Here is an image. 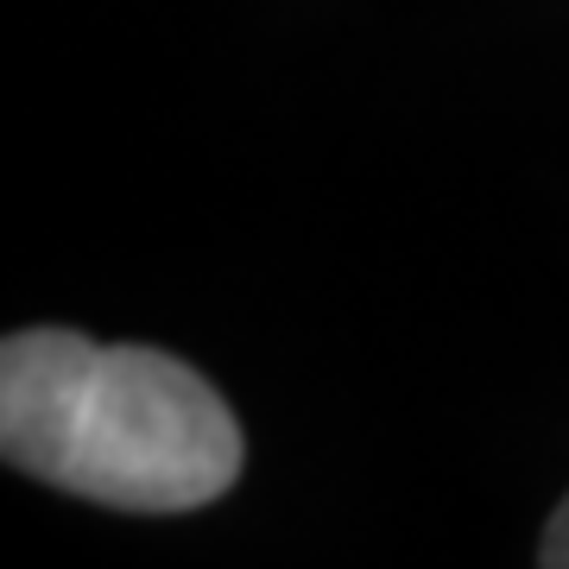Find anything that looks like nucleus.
Instances as JSON below:
<instances>
[{
    "label": "nucleus",
    "instance_id": "nucleus-1",
    "mask_svg": "<svg viewBox=\"0 0 569 569\" xmlns=\"http://www.w3.org/2000/svg\"><path fill=\"white\" fill-rule=\"evenodd\" d=\"M0 456L77 500L190 512L241 481V425L203 373L164 348L20 329L0 348Z\"/></svg>",
    "mask_w": 569,
    "mask_h": 569
},
{
    "label": "nucleus",
    "instance_id": "nucleus-2",
    "mask_svg": "<svg viewBox=\"0 0 569 569\" xmlns=\"http://www.w3.org/2000/svg\"><path fill=\"white\" fill-rule=\"evenodd\" d=\"M538 563H550V569H569V493H563V507L550 512V526H545V545H538Z\"/></svg>",
    "mask_w": 569,
    "mask_h": 569
}]
</instances>
